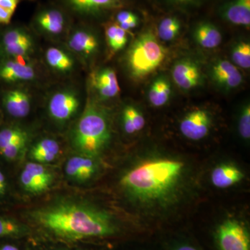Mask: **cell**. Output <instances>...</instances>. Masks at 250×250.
Returning <instances> with one entry per match:
<instances>
[{
    "label": "cell",
    "instance_id": "1",
    "mask_svg": "<svg viewBox=\"0 0 250 250\" xmlns=\"http://www.w3.org/2000/svg\"><path fill=\"white\" fill-rule=\"evenodd\" d=\"M38 223L62 239L77 240L111 236L116 227L108 213L88 206L62 203L37 212Z\"/></svg>",
    "mask_w": 250,
    "mask_h": 250
},
{
    "label": "cell",
    "instance_id": "2",
    "mask_svg": "<svg viewBox=\"0 0 250 250\" xmlns=\"http://www.w3.org/2000/svg\"><path fill=\"white\" fill-rule=\"evenodd\" d=\"M184 164L171 159L146 161L128 171L121 184L141 201H154L167 196L180 180Z\"/></svg>",
    "mask_w": 250,
    "mask_h": 250
},
{
    "label": "cell",
    "instance_id": "3",
    "mask_svg": "<svg viewBox=\"0 0 250 250\" xmlns=\"http://www.w3.org/2000/svg\"><path fill=\"white\" fill-rule=\"evenodd\" d=\"M110 136L106 116L99 108L88 106L75 129L74 144L82 154L91 157L103 150Z\"/></svg>",
    "mask_w": 250,
    "mask_h": 250
},
{
    "label": "cell",
    "instance_id": "4",
    "mask_svg": "<svg viewBox=\"0 0 250 250\" xmlns=\"http://www.w3.org/2000/svg\"><path fill=\"white\" fill-rule=\"evenodd\" d=\"M166 57V50L151 32L141 34L127 54L128 68L136 79L143 78L158 68Z\"/></svg>",
    "mask_w": 250,
    "mask_h": 250
},
{
    "label": "cell",
    "instance_id": "5",
    "mask_svg": "<svg viewBox=\"0 0 250 250\" xmlns=\"http://www.w3.org/2000/svg\"><path fill=\"white\" fill-rule=\"evenodd\" d=\"M220 250H250V235L246 227L235 220H225L216 231Z\"/></svg>",
    "mask_w": 250,
    "mask_h": 250
},
{
    "label": "cell",
    "instance_id": "6",
    "mask_svg": "<svg viewBox=\"0 0 250 250\" xmlns=\"http://www.w3.org/2000/svg\"><path fill=\"white\" fill-rule=\"evenodd\" d=\"M210 126L211 118L208 112L204 109H197L184 117L179 128L182 134L187 139L199 141L208 134Z\"/></svg>",
    "mask_w": 250,
    "mask_h": 250
},
{
    "label": "cell",
    "instance_id": "7",
    "mask_svg": "<svg viewBox=\"0 0 250 250\" xmlns=\"http://www.w3.org/2000/svg\"><path fill=\"white\" fill-rule=\"evenodd\" d=\"M53 181L52 174L42 164L29 163L21 175V184L27 191L41 193L49 188Z\"/></svg>",
    "mask_w": 250,
    "mask_h": 250
},
{
    "label": "cell",
    "instance_id": "8",
    "mask_svg": "<svg viewBox=\"0 0 250 250\" xmlns=\"http://www.w3.org/2000/svg\"><path fill=\"white\" fill-rule=\"evenodd\" d=\"M210 76L215 84L225 91L238 88L243 82V77L232 62L225 59L217 61L210 68Z\"/></svg>",
    "mask_w": 250,
    "mask_h": 250
},
{
    "label": "cell",
    "instance_id": "9",
    "mask_svg": "<svg viewBox=\"0 0 250 250\" xmlns=\"http://www.w3.org/2000/svg\"><path fill=\"white\" fill-rule=\"evenodd\" d=\"M172 77L179 88L190 90L197 88L202 82V74L198 65L190 59H182L172 67Z\"/></svg>",
    "mask_w": 250,
    "mask_h": 250
},
{
    "label": "cell",
    "instance_id": "10",
    "mask_svg": "<svg viewBox=\"0 0 250 250\" xmlns=\"http://www.w3.org/2000/svg\"><path fill=\"white\" fill-rule=\"evenodd\" d=\"M79 104L78 98L75 94L69 91L59 92L49 100V113L57 121H67L76 113Z\"/></svg>",
    "mask_w": 250,
    "mask_h": 250
},
{
    "label": "cell",
    "instance_id": "11",
    "mask_svg": "<svg viewBox=\"0 0 250 250\" xmlns=\"http://www.w3.org/2000/svg\"><path fill=\"white\" fill-rule=\"evenodd\" d=\"M68 9L83 16L96 15L104 11L120 9L125 0H63Z\"/></svg>",
    "mask_w": 250,
    "mask_h": 250
},
{
    "label": "cell",
    "instance_id": "12",
    "mask_svg": "<svg viewBox=\"0 0 250 250\" xmlns=\"http://www.w3.org/2000/svg\"><path fill=\"white\" fill-rule=\"evenodd\" d=\"M5 50L16 58L27 55L32 47L30 36L21 29H11L4 34L3 39Z\"/></svg>",
    "mask_w": 250,
    "mask_h": 250
},
{
    "label": "cell",
    "instance_id": "13",
    "mask_svg": "<svg viewBox=\"0 0 250 250\" xmlns=\"http://www.w3.org/2000/svg\"><path fill=\"white\" fill-rule=\"evenodd\" d=\"M220 14L234 25L250 27V0H231L222 8Z\"/></svg>",
    "mask_w": 250,
    "mask_h": 250
},
{
    "label": "cell",
    "instance_id": "14",
    "mask_svg": "<svg viewBox=\"0 0 250 250\" xmlns=\"http://www.w3.org/2000/svg\"><path fill=\"white\" fill-rule=\"evenodd\" d=\"M97 166L91 157L87 156H73L65 166L68 177L78 182H85L93 177Z\"/></svg>",
    "mask_w": 250,
    "mask_h": 250
},
{
    "label": "cell",
    "instance_id": "15",
    "mask_svg": "<svg viewBox=\"0 0 250 250\" xmlns=\"http://www.w3.org/2000/svg\"><path fill=\"white\" fill-rule=\"evenodd\" d=\"M35 22L42 31L49 34H60L65 27V15L58 9L47 8L38 13Z\"/></svg>",
    "mask_w": 250,
    "mask_h": 250
},
{
    "label": "cell",
    "instance_id": "16",
    "mask_svg": "<svg viewBox=\"0 0 250 250\" xmlns=\"http://www.w3.org/2000/svg\"><path fill=\"white\" fill-rule=\"evenodd\" d=\"M93 84L102 98H114L120 93V86L114 70L105 68L99 71L93 79Z\"/></svg>",
    "mask_w": 250,
    "mask_h": 250
},
{
    "label": "cell",
    "instance_id": "17",
    "mask_svg": "<svg viewBox=\"0 0 250 250\" xmlns=\"http://www.w3.org/2000/svg\"><path fill=\"white\" fill-rule=\"evenodd\" d=\"M194 39L197 43L205 49H214L221 44V32L214 24L208 22H201L195 28Z\"/></svg>",
    "mask_w": 250,
    "mask_h": 250
},
{
    "label": "cell",
    "instance_id": "18",
    "mask_svg": "<svg viewBox=\"0 0 250 250\" xmlns=\"http://www.w3.org/2000/svg\"><path fill=\"white\" fill-rule=\"evenodd\" d=\"M4 104L6 111L15 118H23L30 111L29 96L21 90H11L4 95Z\"/></svg>",
    "mask_w": 250,
    "mask_h": 250
},
{
    "label": "cell",
    "instance_id": "19",
    "mask_svg": "<svg viewBox=\"0 0 250 250\" xmlns=\"http://www.w3.org/2000/svg\"><path fill=\"white\" fill-rule=\"evenodd\" d=\"M243 177L244 174L236 166L223 164L213 170L211 182L215 187L225 188L238 183Z\"/></svg>",
    "mask_w": 250,
    "mask_h": 250
},
{
    "label": "cell",
    "instance_id": "20",
    "mask_svg": "<svg viewBox=\"0 0 250 250\" xmlns=\"http://www.w3.org/2000/svg\"><path fill=\"white\" fill-rule=\"evenodd\" d=\"M35 72L30 65L22 62H8L0 67V77L6 82L31 80Z\"/></svg>",
    "mask_w": 250,
    "mask_h": 250
},
{
    "label": "cell",
    "instance_id": "21",
    "mask_svg": "<svg viewBox=\"0 0 250 250\" xmlns=\"http://www.w3.org/2000/svg\"><path fill=\"white\" fill-rule=\"evenodd\" d=\"M69 46L75 52L90 55L96 52L98 42L96 37L92 33L79 30L72 34L69 41Z\"/></svg>",
    "mask_w": 250,
    "mask_h": 250
},
{
    "label": "cell",
    "instance_id": "22",
    "mask_svg": "<svg viewBox=\"0 0 250 250\" xmlns=\"http://www.w3.org/2000/svg\"><path fill=\"white\" fill-rule=\"evenodd\" d=\"M171 85L169 81L164 77H158L148 91V99L152 106L160 107L164 106L170 100Z\"/></svg>",
    "mask_w": 250,
    "mask_h": 250
},
{
    "label": "cell",
    "instance_id": "23",
    "mask_svg": "<svg viewBox=\"0 0 250 250\" xmlns=\"http://www.w3.org/2000/svg\"><path fill=\"white\" fill-rule=\"evenodd\" d=\"M60 152L59 143L53 139L42 140L32 148L31 157L39 163L54 161Z\"/></svg>",
    "mask_w": 250,
    "mask_h": 250
},
{
    "label": "cell",
    "instance_id": "24",
    "mask_svg": "<svg viewBox=\"0 0 250 250\" xmlns=\"http://www.w3.org/2000/svg\"><path fill=\"white\" fill-rule=\"evenodd\" d=\"M123 126L127 134H132L144 128L146 120L142 113L133 106H127L123 111Z\"/></svg>",
    "mask_w": 250,
    "mask_h": 250
},
{
    "label": "cell",
    "instance_id": "25",
    "mask_svg": "<svg viewBox=\"0 0 250 250\" xmlns=\"http://www.w3.org/2000/svg\"><path fill=\"white\" fill-rule=\"evenodd\" d=\"M108 45L113 51L121 50L127 42L126 31L122 29L118 23L109 24L106 28Z\"/></svg>",
    "mask_w": 250,
    "mask_h": 250
},
{
    "label": "cell",
    "instance_id": "26",
    "mask_svg": "<svg viewBox=\"0 0 250 250\" xmlns=\"http://www.w3.org/2000/svg\"><path fill=\"white\" fill-rule=\"evenodd\" d=\"M46 59L50 66L60 71H67L73 64L72 59L65 52L55 47L48 49L46 53Z\"/></svg>",
    "mask_w": 250,
    "mask_h": 250
},
{
    "label": "cell",
    "instance_id": "27",
    "mask_svg": "<svg viewBox=\"0 0 250 250\" xmlns=\"http://www.w3.org/2000/svg\"><path fill=\"white\" fill-rule=\"evenodd\" d=\"M181 29V23L178 18L167 17L159 23L158 35L162 41H171L178 36Z\"/></svg>",
    "mask_w": 250,
    "mask_h": 250
},
{
    "label": "cell",
    "instance_id": "28",
    "mask_svg": "<svg viewBox=\"0 0 250 250\" xmlns=\"http://www.w3.org/2000/svg\"><path fill=\"white\" fill-rule=\"evenodd\" d=\"M231 59L235 65L243 69L250 67V44L248 41H241L233 46L231 50Z\"/></svg>",
    "mask_w": 250,
    "mask_h": 250
},
{
    "label": "cell",
    "instance_id": "29",
    "mask_svg": "<svg viewBox=\"0 0 250 250\" xmlns=\"http://www.w3.org/2000/svg\"><path fill=\"white\" fill-rule=\"evenodd\" d=\"M27 134L18 128H7L0 131V150L13 143L27 140Z\"/></svg>",
    "mask_w": 250,
    "mask_h": 250
},
{
    "label": "cell",
    "instance_id": "30",
    "mask_svg": "<svg viewBox=\"0 0 250 250\" xmlns=\"http://www.w3.org/2000/svg\"><path fill=\"white\" fill-rule=\"evenodd\" d=\"M22 233V226L17 222L0 216V238L17 236Z\"/></svg>",
    "mask_w": 250,
    "mask_h": 250
},
{
    "label": "cell",
    "instance_id": "31",
    "mask_svg": "<svg viewBox=\"0 0 250 250\" xmlns=\"http://www.w3.org/2000/svg\"><path fill=\"white\" fill-rule=\"evenodd\" d=\"M117 23L124 30L127 31L134 29L139 24V18L132 12L127 11H120L116 16Z\"/></svg>",
    "mask_w": 250,
    "mask_h": 250
},
{
    "label": "cell",
    "instance_id": "32",
    "mask_svg": "<svg viewBox=\"0 0 250 250\" xmlns=\"http://www.w3.org/2000/svg\"><path fill=\"white\" fill-rule=\"evenodd\" d=\"M238 131L243 139L248 140L250 138V106L247 104L243 107L239 118Z\"/></svg>",
    "mask_w": 250,
    "mask_h": 250
},
{
    "label": "cell",
    "instance_id": "33",
    "mask_svg": "<svg viewBox=\"0 0 250 250\" xmlns=\"http://www.w3.org/2000/svg\"><path fill=\"white\" fill-rule=\"evenodd\" d=\"M26 142H27V140H22V141L13 143L0 150V154L6 159H11V160L16 159L21 151L22 150V148L25 146Z\"/></svg>",
    "mask_w": 250,
    "mask_h": 250
},
{
    "label": "cell",
    "instance_id": "34",
    "mask_svg": "<svg viewBox=\"0 0 250 250\" xmlns=\"http://www.w3.org/2000/svg\"><path fill=\"white\" fill-rule=\"evenodd\" d=\"M14 12L0 6V24H8L11 22Z\"/></svg>",
    "mask_w": 250,
    "mask_h": 250
},
{
    "label": "cell",
    "instance_id": "35",
    "mask_svg": "<svg viewBox=\"0 0 250 250\" xmlns=\"http://www.w3.org/2000/svg\"><path fill=\"white\" fill-rule=\"evenodd\" d=\"M19 3L20 0H0V6L15 12Z\"/></svg>",
    "mask_w": 250,
    "mask_h": 250
},
{
    "label": "cell",
    "instance_id": "36",
    "mask_svg": "<svg viewBox=\"0 0 250 250\" xmlns=\"http://www.w3.org/2000/svg\"><path fill=\"white\" fill-rule=\"evenodd\" d=\"M172 250H200L196 247L189 244V243H182L174 247Z\"/></svg>",
    "mask_w": 250,
    "mask_h": 250
},
{
    "label": "cell",
    "instance_id": "37",
    "mask_svg": "<svg viewBox=\"0 0 250 250\" xmlns=\"http://www.w3.org/2000/svg\"><path fill=\"white\" fill-rule=\"evenodd\" d=\"M6 179L2 172L0 171V195H4L6 192Z\"/></svg>",
    "mask_w": 250,
    "mask_h": 250
},
{
    "label": "cell",
    "instance_id": "38",
    "mask_svg": "<svg viewBox=\"0 0 250 250\" xmlns=\"http://www.w3.org/2000/svg\"><path fill=\"white\" fill-rule=\"evenodd\" d=\"M0 250H19L17 247L11 244H4L0 246Z\"/></svg>",
    "mask_w": 250,
    "mask_h": 250
},
{
    "label": "cell",
    "instance_id": "39",
    "mask_svg": "<svg viewBox=\"0 0 250 250\" xmlns=\"http://www.w3.org/2000/svg\"><path fill=\"white\" fill-rule=\"evenodd\" d=\"M170 1H174L177 3H188L193 1V0H170Z\"/></svg>",
    "mask_w": 250,
    "mask_h": 250
}]
</instances>
